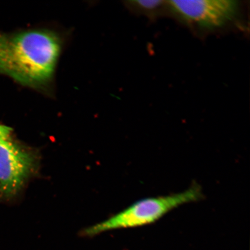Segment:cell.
<instances>
[{
	"label": "cell",
	"mask_w": 250,
	"mask_h": 250,
	"mask_svg": "<svg viewBox=\"0 0 250 250\" xmlns=\"http://www.w3.org/2000/svg\"><path fill=\"white\" fill-rule=\"evenodd\" d=\"M203 198L201 187L196 184L182 192L144 198L103 223L87 228L85 233L92 236L105 231L148 226L160 220L180 206Z\"/></svg>",
	"instance_id": "2"
},
{
	"label": "cell",
	"mask_w": 250,
	"mask_h": 250,
	"mask_svg": "<svg viewBox=\"0 0 250 250\" xmlns=\"http://www.w3.org/2000/svg\"><path fill=\"white\" fill-rule=\"evenodd\" d=\"M129 2L132 7L145 14L155 13L167 5V1L162 0H137Z\"/></svg>",
	"instance_id": "5"
},
{
	"label": "cell",
	"mask_w": 250,
	"mask_h": 250,
	"mask_svg": "<svg viewBox=\"0 0 250 250\" xmlns=\"http://www.w3.org/2000/svg\"><path fill=\"white\" fill-rule=\"evenodd\" d=\"M12 129L0 125V191L14 195L22 188L33 170V155L15 143Z\"/></svg>",
	"instance_id": "3"
},
{
	"label": "cell",
	"mask_w": 250,
	"mask_h": 250,
	"mask_svg": "<svg viewBox=\"0 0 250 250\" xmlns=\"http://www.w3.org/2000/svg\"><path fill=\"white\" fill-rule=\"evenodd\" d=\"M61 49V39L48 30L0 33V73L24 86L45 88L51 83Z\"/></svg>",
	"instance_id": "1"
},
{
	"label": "cell",
	"mask_w": 250,
	"mask_h": 250,
	"mask_svg": "<svg viewBox=\"0 0 250 250\" xmlns=\"http://www.w3.org/2000/svg\"><path fill=\"white\" fill-rule=\"evenodd\" d=\"M167 6L187 22L212 28L230 20L238 5L231 0H172Z\"/></svg>",
	"instance_id": "4"
}]
</instances>
